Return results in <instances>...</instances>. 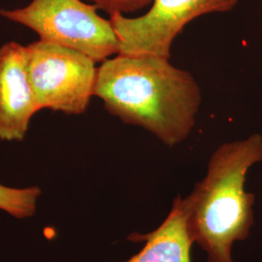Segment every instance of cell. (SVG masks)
<instances>
[{
    "instance_id": "6da1fadb",
    "label": "cell",
    "mask_w": 262,
    "mask_h": 262,
    "mask_svg": "<svg viewBox=\"0 0 262 262\" xmlns=\"http://www.w3.org/2000/svg\"><path fill=\"white\" fill-rule=\"evenodd\" d=\"M94 96L122 122L149 131L170 148L189 136L202 101L193 76L154 56L116 55L104 60Z\"/></svg>"
},
{
    "instance_id": "7a4b0ae2",
    "label": "cell",
    "mask_w": 262,
    "mask_h": 262,
    "mask_svg": "<svg viewBox=\"0 0 262 262\" xmlns=\"http://www.w3.org/2000/svg\"><path fill=\"white\" fill-rule=\"evenodd\" d=\"M262 162V136L222 144L212 154L205 177L181 197L189 237L207 262H234L232 247L246 240L254 223V194L245 189L251 167Z\"/></svg>"
},
{
    "instance_id": "3957f363",
    "label": "cell",
    "mask_w": 262,
    "mask_h": 262,
    "mask_svg": "<svg viewBox=\"0 0 262 262\" xmlns=\"http://www.w3.org/2000/svg\"><path fill=\"white\" fill-rule=\"evenodd\" d=\"M82 0H32L28 6L0 9V17L32 29L40 40L70 48L103 62L119 54V42L110 19Z\"/></svg>"
},
{
    "instance_id": "277c9868",
    "label": "cell",
    "mask_w": 262,
    "mask_h": 262,
    "mask_svg": "<svg viewBox=\"0 0 262 262\" xmlns=\"http://www.w3.org/2000/svg\"><path fill=\"white\" fill-rule=\"evenodd\" d=\"M29 82L39 109L84 114L94 96L97 68L84 54L54 43L27 46Z\"/></svg>"
},
{
    "instance_id": "5b68a950",
    "label": "cell",
    "mask_w": 262,
    "mask_h": 262,
    "mask_svg": "<svg viewBox=\"0 0 262 262\" xmlns=\"http://www.w3.org/2000/svg\"><path fill=\"white\" fill-rule=\"evenodd\" d=\"M239 0H152L150 9L136 18L113 14L110 20L119 42V54L170 59L174 40L191 20L234 9Z\"/></svg>"
},
{
    "instance_id": "8992f818",
    "label": "cell",
    "mask_w": 262,
    "mask_h": 262,
    "mask_svg": "<svg viewBox=\"0 0 262 262\" xmlns=\"http://www.w3.org/2000/svg\"><path fill=\"white\" fill-rule=\"evenodd\" d=\"M39 110L28 78L27 47L4 44L0 47V140H24Z\"/></svg>"
},
{
    "instance_id": "52a82bcc",
    "label": "cell",
    "mask_w": 262,
    "mask_h": 262,
    "mask_svg": "<svg viewBox=\"0 0 262 262\" xmlns=\"http://www.w3.org/2000/svg\"><path fill=\"white\" fill-rule=\"evenodd\" d=\"M181 195L174 199L168 215L150 233L134 232L127 240L145 243L140 252L122 262H191L193 242L187 232Z\"/></svg>"
},
{
    "instance_id": "ba28073f",
    "label": "cell",
    "mask_w": 262,
    "mask_h": 262,
    "mask_svg": "<svg viewBox=\"0 0 262 262\" xmlns=\"http://www.w3.org/2000/svg\"><path fill=\"white\" fill-rule=\"evenodd\" d=\"M41 193L36 186L17 188L0 183V210L19 220L31 217L36 212Z\"/></svg>"
},
{
    "instance_id": "9c48e42d",
    "label": "cell",
    "mask_w": 262,
    "mask_h": 262,
    "mask_svg": "<svg viewBox=\"0 0 262 262\" xmlns=\"http://www.w3.org/2000/svg\"><path fill=\"white\" fill-rule=\"evenodd\" d=\"M98 10L113 14H130L150 6L152 0H86Z\"/></svg>"
}]
</instances>
